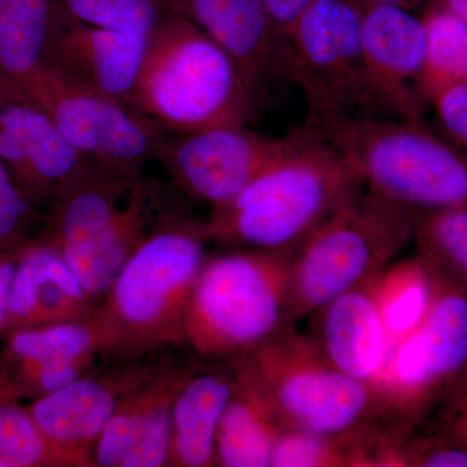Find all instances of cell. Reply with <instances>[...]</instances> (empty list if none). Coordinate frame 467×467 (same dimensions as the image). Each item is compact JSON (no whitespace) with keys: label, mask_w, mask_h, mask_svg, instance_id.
<instances>
[{"label":"cell","mask_w":467,"mask_h":467,"mask_svg":"<svg viewBox=\"0 0 467 467\" xmlns=\"http://www.w3.org/2000/svg\"><path fill=\"white\" fill-rule=\"evenodd\" d=\"M299 137L300 129L275 138L247 126H220L168 137L156 160L181 192L213 209L284 159Z\"/></svg>","instance_id":"cell-12"},{"label":"cell","mask_w":467,"mask_h":467,"mask_svg":"<svg viewBox=\"0 0 467 467\" xmlns=\"http://www.w3.org/2000/svg\"><path fill=\"white\" fill-rule=\"evenodd\" d=\"M0 398L33 401L75 382L100 356L92 318L3 335Z\"/></svg>","instance_id":"cell-16"},{"label":"cell","mask_w":467,"mask_h":467,"mask_svg":"<svg viewBox=\"0 0 467 467\" xmlns=\"http://www.w3.org/2000/svg\"><path fill=\"white\" fill-rule=\"evenodd\" d=\"M436 291L438 272L434 261L420 250L407 259L392 261L379 273L377 304L386 331L389 358L425 321Z\"/></svg>","instance_id":"cell-25"},{"label":"cell","mask_w":467,"mask_h":467,"mask_svg":"<svg viewBox=\"0 0 467 467\" xmlns=\"http://www.w3.org/2000/svg\"><path fill=\"white\" fill-rule=\"evenodd\" d=\"M181 217L182 208L162 184L85 160L55 192L36 235L60 254L99 306L138 248Z\"/></svg>","instance_id":"cell-1"},{"label":"cell","mask_w":467,"mask_h":467,"mask_svg":"<svg viewBox=\"0 0 467 467\" xmlns=\"http://www.w3.org/2000/svg\"><path fill=\"white\" fill-rule=\"evenodd\" d=\"M97 309L66 260L36 234L21 250L3 335L18 328L88 321Z\"/></svg>","instance_id":"cell-20"},{"label":"cell","mask_w":467,"mask_h":467,"mask_svg":"<svg viewBox=\"0 0 467 467\" xmlns=\"http://www.w3.org/2000/svg\"><path fill=\"white\" fill-rule=\"evenodd\" d=\"M378 275L344 292L310 316V337L343 374L376 387L389 358L377 304Z\"/></svg>","instance_id":"cell-21"},{"label":"cell","mask_w":467,"mask_h":467,"mask_svg":"<svg viewBox=\"0 0 467 467\" xmlns=\"http://www.w3.org/2000/svg\"><path fill=\"white\" fill-rule=\"evenodd\" d=\"M429 257L438 272L432 308L393 349L376 383L384 411L417 427L426 426L467 370V284Z\"/></svg>","instance_id":"cell-10"},{"label":"cell","mask_w":467,"mask_h":467,"mask_svg":"<svg viewBox=\"0 0 467 467\" xmlns=\"http://www.w3.org/2000/svg\"><path fill=\"white\" fill-rule=\"evenodd\" d=\"M0 159L39 213L84 156L58 130L47 110L29 98H0Z\"/></svg>","instance_id":"cell-19"},{"label":"cell","mask_w":467,"mask_h":467,"mask_svg":"<svg viewBox=\"0 0 467 467\" xmlns=\"http://www.w3.org/2000/svg\"><path fill=\"white\" fill-rule=\"evenodd\" d=\"M370 423L339 434L285 429L276 439L272 467H368Z\"/></svg>","instance_id":"cell-26"},{"label":"cell","mask_w":467,"mask_h":467,"mask_svg":"<svg viewBox=\"0 0 467 467\" xmlns=\"http://www.w3.org/2000/svg\"><path fill=\"white\" fill-rule=\"evenodd\" d=\"M130 106L171 134L247 126L259 107L232 55L189 18L150 34Z\"/></svg>","instance_id":"cell-4"},{"label":"cell","mask_w":467,"mask_h":467,"mask_svg":"<svg viewBox=\"0 0 467 467\" xmlns=\"http://www.w3.org/2000/svg\"><path fill=\"white\" fill-rule=\"evenodd\" d=\"M362 5H399V7L411 9L416 7V5H420L422 0H358Z\"/></svg>","instance_id":"cell-38"},{"label":"cell","mask_w":467,"mask_h":467,"mask_svg":"<svg viewBox=\"0 0 467 467\" xmlns=\"http://www.w3.org/2000/svg\"><path fill=\"white\" fill-rule=\"evenodd\" d=\"M168 350L117 407L95 448L99 465L167 467L175 399L205 361L190 350L186 358H171Z\"/></svg>","instance_id":"cell-14"},{"label":"cell","mask_w":467,"mask_h":467,"mask_svg":"<svg viewBox=\"0 0 467 467\" xmlns=\"http://www.w3.org/2000/svg\"><path fill=\"white\" fill-rule=\"evenodd\" d=\"M243 361L259 379L285 429L339 434L387 414L376 387L337 370L296 325L287 326Z\"/></svg>","instance_id":"cell-8"},{"label":"cell","mask_w":467,"mask_h":467,"mask_svg":"<svg viewBox=\"0 0 467 467\" xmlns=\"http://www.w3.org/2000/svg\"><path fill=\"white\" fill-rule=\"evenodd\" d=\"M209 243L207 221L184 216L138 248L92 317L101 358L128 361L184 349L187 309Z\"/></svg>","instance_id":"cell-2"},{"label":"cell","mask_w":467,"mask_h":467,"mask_svg":"<svg viewBox=\"0 0 467 467\" xmlns=\"http://www.w3.org/2000/svg\"><path fill=\"white\" fill-rule=\"evenodd\" d=\"M0 467H63L26 405L0 398Z\"/></svg>","instance_id":"cell-29"},{"label":"cell","mask_w":467,"mask_h":467,"mask_svg":"<svg viewBox=\"0 0 467 467\" xmlns=\"http://www.w3.org/2000/svg\"><path fill=\"white\" fill-rule=\"evenodd\" d=\"M413 241L467 284V209L418 213Z\"/></svg>","instance_id":"cell-30"},{"label":"cell","mask_w":467,"mask_h":467,"mask_svg":"<svg viewBox=\"0 0 467 467\" xmlns=\"http://www.w3.org/2000/svg\"><path fill=\"white\" fill-rule=\"evenodd\" d=\"M26 98L47 110L58 130L85 159L142 173L169 133L125 101L43 67Z\"/></svg>","instance_id":"cell-11"},{"label":"cell","mask_w":467,"mask_h":467,"mask_svg":"<svg viewBox=\"0 0 467 467\" xmlns=\"http://www.w3.org/2000/svg\"><path fill=\"white\" fill-rule=\"evenodd\" d=\"M313 130L380 198L417 214L467 209V150L439 138L426 122L353 117Z\"/></svg>","instance_id":"cell-6"},{"label":"cell","mask_w":467,"mask_h":467,"mask_svg":"<svg viewBox=\"0 0 467 467\" xmlns=\"http://www.w3.org/2000/svg\"><path fill=\"white\" fill-rule=\"evenodd\" d=\"M435 5L448 9L467 24V0H436Z\"/></svg>","instance_id":"cell-37"},{"label":"cell","mask_w":467,"mask_h":467,"mask_svg":"<svg viewBox=\"0 0 467 467\" xmlns=\"http://www.w3.org/2000/svg\"><path fill=\"white\" fill-rule=\"evenodd\" d=\"M316 0H263L276 32L287 43L288 33Z\"/></svg>","instance_id":"cell-35"},{"label":"cell","mask_w":467,"mask_h":467,"mask_svg":"<svg viewBox=\"0 0 467 467\" xmlns=\"http://www.w3.org/2000/svg\"><path fill=\"white\" fill-rule=\"evenodd\" d=\"M417 213L362 186L290 256V322L300 324L382 272L413 241Z\"/></svg>","instance_id":"cell-7"},{"label":"cell","mask_w":467,"mask_h":467,"mask_svg":"<svg viewBox=\"0 0 467 467\" xmlns=\"http://www.w3.org/2000/svg\"><path fill=\"white\" fill-rule=\"evenodd\" d=\"M168 350V349H167ZM162 352L92 368L64 389L27 402L63 467H92V454L122 399L158 364Z\"/></svg>","instance_id":"cell-13"},{"label":"cell","mask_w":467,"mask_h":467,"mask_svg":"<svg viewBox=\"0 0 467 467\" xmlns=\"http://www.w3.org/2000/svg\"><path fill=\"white\" fill-rule=\"evenodd\" d=\"M38 214L0 159V251L23 247L36 236Z\"/></svg>","instance_id":"cell-31"},{"label":"cell","mask_w":467,"mask_h":467,"mask_svg":"<svg viewBox=\"0 0 467 467\" xmlns=\"http://www.w3.org/2000/svg\"><path fill=\"white\" fill-rule=\"evenodd\" d=\"M0 382H2V350H0Z\"/></svg>","instance_id":"cell-39"},{"label":"cell","mask_w":467,"mask_h":467,"mask_svg":"<svg viewBox=\"0 0 467 467\" xmlns=\"http://www.w3.org/2000/svg\"><path fill=\"white\" fill-rule=\"evenodd\" d=\"M234 368V389L217 435L218 467H272L285 427L259 379L245 361Z\"/></svg>","instance_id":"cell-23"},{"label":"cell","mask_w":467,"mask_h":467,"mask_svg":"<svg viewBox=\"0 0 467 467\" xmlns=\"http://www.w3.org/2000/svg\"><path fill=\"white\" fill-rule=\"evenodd\" d=\"M23 247L0 251V337L5 330L9 296H11L12 285H14L15 275H16L18 260H20Z\"/></svg>","instance_id":"cell-36"},{"label":"cell","mask_w":467,"mask_h":467,"mask_svg":"<svg viewBox=\"0 0 467 467\" xmlns=\"http://www.w3.org/2000/svg\"><path fill=\"white\" fill-rule=\"evenodd\" d=\"M174 14L189 18L232 55L257 103L270 86L292 84L287 43L263 0H175Z\"/></svg>","instance_id":"cell-18"},{"label":"cell","mask_w":467,"mask_h":467,"mask_svg":"<svg viewBox=\"0 0 467 467\" xmlns=\"http://www.w3.org/2000/svg\"><path fill=\"white\" fill-rule=\"evenodd\" d=\"M147 46L149 38L90 26L57 2L43 67L130 104Z\"/></svg>","instance_id":"cell-17"},{"label":"cell","mask_w":467,"mask_h":467,"mask_svg":"<svg viewBox=\"0 0 467 467\" xmlns=\"http://www.w3.org/2000/svg\"><path fill=\"white\" fill-rule=\"evenodd\" d=\"M399 467H467V450L432 427H410L399 447Z\"/></svg>","instance_id":"cell-32"},{"label":"cell","mask_w":467,"mask_h":467,"mask_svg":"<svg viewBox=\"0 0 467 467\" xmlns=\"http://www.w3.org/2000/svg\"><path fill=\"white\" fill-rule=\"evenodd\" d=\"M451 137L467 149V84L451 85L430 100Z\"/></svg>","instance_id":"cell-34"},{"label":"cell","mask_w":467,"mask_h":467,"mask_svg":"<svg viewBox=\"0 0 467 467\" xmlns=\"http://www.w3.org/2000/svg\"><path fill=\"white\" fill-rule=\"evenodd\" d=\"M361 17L358 0H316L288 33L292 84L306 100L309 128L380 109L362 50Z\"/></svg>","instance_id":"cell-9"},{"label":"cell","mask_w":467,"mask_h":467,"mask_svg":"<svg viewBox=\"0 0 467 467\" xmlns=\"http://www.w3.org/2000/svg\"><path fill=\"white\" fill-rule=\"evenodd\" d=\"M361 42L380 109L396 119L426 122L427 101L420 90L427 52L422 17L399 5H362Z\"/></svg>","instance_id":"cell-15"},{"label":"cell","mask_w":467,"mask_h":467,"mask_svg":"<svg viewBox=\"0 0 467 467\" xmlns=\"http://www.w3.org/2000/svg\"><path fill=\"white\" fill-rule=\"evenodd\" d=\"M57 0H0V98H26L45 67Z\"/></svg>","instance_id":"cell-24"},{"label":"cell","mask_w":467,"mask_h":467,"mask_svg":"<svg viewBox=\"0 0 467 467\" xmlns=\"http://www.w3.org/2000/svg\"><path fill=\"white\" fill-rule=\"evenodd\" d=\"M234 368L205 359L178 392L167 467H216L217 435L234 389Z\"/></svg>","instance_id":"cell-22"},{"label":"cell","mask_w":467,"mask_h":467,"mask_svg":"<svg viewBox=\"0 0 467 467\" xmlns=\"http://www.w3.org/2000/svg\"><path fill=\"white\" fill-rule=\"evenodd\" d=\"M422 20L427 52L420 90L430 104L431 98L445 88L467 84V24L435 3Z\"/></svg>","instance_id":"cell-27"},{"label":"cell","mask_w":467,"mask_h":467,"mask_svg":"<svg viewBox=\"0 0 467 467\" xmlns=\"http://www.w3.org/2000/svg\"><path fill=\"white\" fill-rule=\"evenodd\" d=\"M364 186L339 150L304 125L294 149L233 201L212 209L211 242L225 250L290 256L331 213Z\"/></svg>","instance_id":"cell-3"},{"label":"cell","mask_w":467,"mask_h":467,"mask_svg":"<svg viewBox=\"0 0 467 467\" xmlns=\"http://www.w3.org/2000/svg\"><path fill=\"white\" fill-rule=\"evenodd\" d=\"M73 17L90 26L150 38L174 0H57Z\"/></svg>","instance_id":"cell-28"},{"label":"cell","mask_w":467,"mask_h":467,"mask_svg":"<svg viewBox=\"0 0 467 467\" xmlns=\"http://www.w3.org/2000/svg\"><path fill=\"white\" fill-rule=\"evenodd\" d=\"M291 326L288 254L226 250L209 256L193 288L184 349L234 365Z\"/></svg>","instance_id":"cell-5"},{"label":"cell","mask_w":467,"mask_h":467,"mask_svg":"<svg viewBox=\"0 0 467 467\" xmlns=\"http://www.w3.org/2000/svg\"><path fill=\"white\" fill-rule=\"evenodd\" d=\"M432 429L467 450V370L435 411Z\"/></svg>","instance_id":"cell-33"}]
</instances>
